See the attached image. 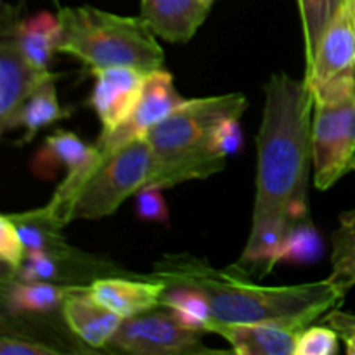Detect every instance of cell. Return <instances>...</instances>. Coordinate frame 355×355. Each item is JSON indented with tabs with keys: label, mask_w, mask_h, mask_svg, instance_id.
Returning a JSON list of instances; mask_svg holds the SVG:
<instances>
[{
	"label": "cell",
	"mask_w": 355,
	"mask_h": 355,
	"mask_svg": "<svg viewBox=\"0 0 355 355\" xmlns=\"http://www.w3.org/2000/svg\"><path fill=\"white\" fill-rule=\"evenodd\" d=\"M257 134V191L252 222L291 224L309 217L314 96L305 80L276 73L266 83Z\"/></svg>",
	"instance_id": "1"
},
{
	"label": "cell",
	"mask_w": 355,
	"mask_h": 355,
	"mask_svg": "<svg viewBox=\"0 0 355 355\" xmlns=\"http://www.w3.org/2000/svg\"><path fill=\"white\" fill-rule=\"evenodd\" d=\"M137 276L162 281L168 288L200 291L207 297L214 319L222 322L291 321L311 326L338 309L349 293L329 277L291 286H263L231 267L217 269L193 253H166L151 272Z\"/></svg>",
	"instance_id": "2"
},
{
	"label": "cell",
	"mask_w": 355,
	"mask_h": 355,
	"mask_svg": "<svg viewBox=\"0 0 355 355\" xmlns=\"http://www.w3.org/2000/svg\"><path fill=\"white\" fill-rule=\"evenodd\" d=\"M246 106L245 94L231 92L189 99L163 118L146 135L156 162L148 186L170 189L224 170L227 159L215 153L211 132L225 118H241Z\"/></svg>",
	"instance_id": "3"
},
{
	"label": "cell",
	"mask_w": 355,
	"mask_h": 355,
	"mask_svg": "<svg viewBox=\"0 0 355 355\" xmlns=\"http://www.w3.org/2000/svg\"><path fill=\"white\" fill-rule=\"evenodd\" d=\"M58 17V52L73 55L90 69L130 66L149 75L165 64L156 33L141 16H120L80 6L59 7Z\"/></svg>",
	"instance_id": "4"
},
{
	"label": "cell",
	"mask_w": 355,
	"mask_h": 355,
	"mask_svg": "<svg viewBox=\"0 0 355 355\" xmlns=\"http://www.w3.org/2000/svg\"><path fill=\"white\" fill-rule=\"evenodd\" d=\"M155 166L148 137L135 139L101 156L80 179L62 180L47 205L62 225L110 217L127 198L148 186Z\"/></svg>",
	"instance_id": "5"
},
{
	"label": "cell",
	"mask_w": 355,
	"mask_h": 355,
	"mask_svg": "<svg viewBox=\"0 0 355 355\" xmlns=\"http://www.w3.org/2000/svg\"><path fill=\"white\" fill-rule=\"evenodd\" d=\"M355 156V90L324 101H314L312 162L314 186L328 191L347 172Z\"/></svg>",
	"instance_id": "6"
},
{
	"label": "cell",
	"mask_w": 355,
	"mask_h": 355,
	"mask_svg": "<svg viewBox=\"0 0 355 355\" xmlns=\"http://www.w3.org/2000/svg\"><path fill=\"white\" fill-rule=\"evenodd\" d=\"M304 80L314 101L355 90V0H345L329 21Z\"/></svg>",
	"instance_id": "7"
},
{
	"label": "cell",
	"mask_w": 355,
	"mask_h": 355,
	"mask_svg": "<svg viewBox=\"0 0 355 355\" xmlns=\"http://www.w3.org/2000/svg\"><path fill=\"white\" fill-rule=\"evenodd\" d=\"M205 331L193 329L158 305L151 311L121 319L110 347L135 355H180L210 352L201 345Z\"/></svg>",
	"instance_id": "8"
},
{
	"label": "cell",
	"mask_w": 355,
	"mask_h": 355,
	"mask_svg": "<svg viewBox=\"0 0 355 355\" xmlns=\"http://www.w3.org/2000/svg\"><path fill=\"white\" fill-rule=\"evenodd\" d=\"M17 12L14 7L3 6L0 26V132H6L7 123L21 104L28 99L45 80L55 76L52 71L35 68L23 54L16 35Z\"/></svg>",
	"instance_id": "9"
},
{
	"label": "cell",
	"mask_w": 355,
	"mask_h": 355,
	"mask_svg": "<svg viewBox=\"0 0 355 355\" xmlns=\"http://www.w3.org/2000/svg\"><path fill=\"white\" fill-rule=\"evenodd\" d=\"M186 101L173 85V76L165 68L149 73L134 113L113 132L101 134L94 144L99 153V158L135 139L146 137L155 125H158L163 118L168 116Z\"/></svg>",
	"instance_id": "10"
},
{
	"label": "cell",
	"mask_w": 355,
	"mask_h": 355,
	"mask_svg": "<svg viewBox=\"0 0 355 355\" xmlns=\"http://www.w3.org/2000/svg\"><path fill=\"white\" fill-rule=\"evenodd\" d=\"M94 87L89 104L101 121V134L120 127L137 106L144 90L148 73L130 66H110L90 69Z\"/></svg>",
	"instance_id": "11"
},
{
	"label": "cell",
	"mask_w": 355,
	"mask_h": 355,
	"mask_svg": "<svg viewBox=\"0 0 355 355\" xmlns=\"http://www.w3.org/2000/svg\"><path fill=\"white\" fill-rule=\"evenodd\" d=\"M307 326L291 321L222 322L210 319L205 333H214L239 355H295L298 336Z\"/></svg>",
	"instance_id": "12"
},
{
	"label": "cell",
	"mask_w": 355,
	"mask_h": 355,
	"mask_svg": "<svg viewBox=\"0 0 355 355\" xmlns=\"http://www.w3.org/2000/svg\"><path fill=\"white\" fill-rule=\"evenodd\" d=\"M61 314L69 331L92 349L110 345L123 319L94 298L89 284H69L61 305Z\"/></svg>",
	"instance_id": "13"
},
{
	"label": "cell",
	"mask_w": 355,
	"mask_h": 355,
	"mask_svg": "<svg viewBox=\"0 0 355 355\" xmlns=\"http://www.w3.org/2000/svg\"><path fill=\"white\" fill-rule=\"evenodd\" d=\"M210 7L208 0H141V17L156 37L186 44L205 23Z\"/></svg>",
	"instance_id": "14"
},
{
	"label": "cell",
	"mask_w": 355,
	"mask_h": 355,
	"mask_svg": "<svg viewBox=\"0 0 355 355\" xmlns=\"http://www.w3.org/2000/svg\"><path fill=\"white\" fill-rule=\"evenodd\" d=\"M166 288L168 286L162 281L144 279L139 276H132V279L104 276L96 277L89 283V291L94 298L123 319L158 307Z\"/></svg>",
	"instance_id": "15"
},
{
	"label": "cell",
	"mask_w": 355,
	"mask_h": 355,
	"mask_svg": "<svg viewBox=\"0 0 355 355\" xmlns=\"http://www.w3.org/2000/svg\"><path fill=\"white\" fill-rule=\"evenodd\" d=\"M10 218L16 224L23 239L26 252H45L66 262H92L85 260L80 252H76L68 241L61 229L64 225L58 220L54 211L49 205L35 210L21 211V214H10Z\"/></svg>",
	"instance_id": "16"
},
{
	"label": "cell",
	"mask_w": 355,
	"mask_h": 355,
	"mask_svg": "<svg viewBox=\"0 0 355 355\" xmlns=\"http://www.w3.org/2000/svg\"><path fill=\"white\" fill-rule=\"evenodd\" d=\"M69 286V284H68ZM68 286L51 281H23L2 274V305L6 314H49L61 309Z\"/></svg>",
	"instance_id": "17"
},
{
	"label": "cell",
	"mask_w": 355,
	"mask_h": 355,
	"mask_svg": "<svg viewBox=\"0 0 355 355\" xmlns=\"http://www.w3.org/2000/svg\"><path fill=\"white\" fill-rule=\"evenodd\" d=\"M55 78H58V75L45 80L40 87H37L28 96V99L21 104L19 110L9 120L6 132L10 130V128L23 127L26 134H24L21 142H28L42 128L49 127V125L55 123L59 120H64V118H68L73 113L71 110H68V107H64L59 103L58 92H55Z\"/></svg>",
	"instance_id": "18"
},
{
	"label": "cell",
	"mask_w": 355,
	"mask_h": 355,
	"mask_svg": "<svg viewBox=\"0 0 355 355\" xmlns=\"http://www.w3.org/2000/svg\"><path fill=\"white\" fill-rule=\"evenodd\" d=\"M99 159L96 146L83 142L76 134L68 130H58L55 134L45 139V148L37 156V165H40L42 172L47 163L64 166V180H76L89 172L94 163Z\"/></svg>",
	"instance_id": "19"
},
{
	"label": "cell",
	"mask_w": 355,
	"mask_h": 355,
	"mask_svg": "<svg viewBox=\"0 0 355 355\" xmlns=\"http://www.w3.org/2000/svg\"><path fill=\"white\" fill-rule=\"evenodd\" d=\"M16 35L19 40L23 54L35 68L49 71V64L58 52L61 23L58 12L52 14L47 10L33 14L28 19L16 21Z\"/></svg>",
	"instance_id": "20"
},
{
	"label": "cell",
	"mask_w": 355,
	"mask_h": 355,
	"mask_svg": "<svg viewBox=\"0 0 355 355\" xmlns=\"http://www.w3.org/2000/svg\"><path fill=\"white\" fill-rule=\"evenodd\" d=\"M324 255V241L311 215L293 220L284 234L277 253V263H314Z\"/></svg>",
	"instance_id": "21"
},
{
	"label": "cell",
	"mask_w": 355,
	"mask_h": 355,
	"mask_svg": "<svg viewBox=\"0 0 355 355\" xmlns=\"http://www.w3.org/2000/svg\"><path fill=\"white\" fill-rule=\"evenodd\" d=\"M331 274L329 279L350 291L355 286V208L343 211L331 234Z\"/></svg>",
	"instance_id": "22"
},
{
	"label": "cell",
	"mask_w": 355,
	"mask_h": 355,
	"mask_svg": "<svg viewBox=\"0 0 355 355\" xmlns=\"http://www.w3.org/2000/svg\"><path fill=\"white\" fill-rule=\"evenodd\" d=\"M345 0H298V10L302 19V33H304L305 68L314 59L319 40L324 33L326 26L333 19Z\"/></svg>",
	"instance_id": "23"
},
{
	"label": "cell",
	"mask_w": 355,
	"mask_h": 355,
	"mask_svg": "<svg viewBox=\"0 0 355 355\" xmlns=\"http://www.w3.org/2000/svg\"><path fill=\"white\" fill-rule=\"evenodd\" d=\"M159 305L170 309L173 315L186 326L200 329V331H205V326L208 324V321L214 319V312H211L207 297L200 291L191 290V288H166L162 300H159Z\"/></svg>",
	"instance_id": "24"
},
{
	"label": "cell",
	"mask_w": 355,
	"mask_h": 355,
	"mask_svg": "<svg viewBox=\"0 0 355 355\" xmlns=\"http://www.w3.org/2000/svg\"><path fill=\"white\" fill-rule=\"evenodd\" d=\"M62 263H71L66 260L58 259L45 252H28L24 262L16 270L6 269L3 272L10 274L16 279L23 281H61L64 277L62 274Z\"/></svg>",
	"instance_id": "25"
},
{
	"label": "cell",
	"mask_w": 355,
	"mask_h": 355,
	"mask_svg": "<svg viewBox=\"0 0 355 355\" xmlns=\"http://www.w3.org/2000/svg\"><path fill=\"white\" fill-rule=\"evenodd\" d=\"M342 336L331 326H307L298 336L295 355H333L338 352Z\"/></svg>",
	"instance_id": "26"
},
{
	"label": "cell",
	"mask_w": 355,
	"mask_h": 355,
	"mask_svg": "<svg viewBox=\"0 0 355 355\" xmlns=\"http://www.w3.org/2000/svg\"><path fill=\"white\" fill-rule=\"evenodd\" d=\"M26 246L9 214L0 217V259L6 269L16 270L26 259Z\"/></svg>",
	"instance_id": "27"
},
{
	"label": "cell",
	"mask_w": 355,
	"mask_h": 355,
	"mask_svg": "<svg viewBox=\"0 0 355 355\" xmlns=\"http://www.w3.org/2000/svg\"><path fill=\"white\" fill-rule=\"evenodd\" d=\"M135 214L141 220L168 224L170 211L163 198V189L158 186H144L135 193Z\"/></svg>",
	"instance_id": "28"
},
{
	"label": "cell",
	"mask_w": 355,
	"mask_h": 355,
	"mask_svg": "<svg viewBox=\"0 0 355 355\" xmlns=\"http://www.w3.org/2000/svg\"><path fill=\"white\" fill-rule=\"evenodd\" d=\"M211 146L215 153L227 159L243 148V130L239 118H225L211 132Z\"/></svg>",
	"instance_id": "29"
},
{
	"label": "cell",
	"mask_w": 355,
	"mask_h": 355,
	"mask_svg": "<svg viewBox=\"0 0 355 355\" xmlns=\"http://www.w3.org/2000/svg\"><path fill=\"white\" fill-rule=\"evenodd\" d=\"M0 354L2 355H58L59 350L47 343L17 335H3L0 338Z\"/></svg>",
	"instance_id": "30"
},
{
	"label": "cell",
	"mask_w": 355,
	"mask_h": 355,
	"mask_svg": "<svg viewBox=\"0 0 355 355\" xmlns=\"http://www.w3.org/2000/svg\"><path fill=\"white\" fill-rule=\"evenodd\" d=\"M324 324L331 326L338 331L342 340L355 335V312H343L340 309H333L326 314Z\"/></svg>",
	"instance_id": "31"
},
{
	"label": "cell",
	"mask_w": 355,
	"mask_h": 355,
	"mask_svg": "<svg viewBox=\"0 0 355 355\" xmlns=\"http://www.w3.org/2000/svg\"><path fill=\"white\" fill-rule=\"evenodd\" d=\"M345 342V350L349 355H355V335L349 336V338L343 340Z\"/></svg>",
	"instance_id": "32"
},
{
	"label": "cell",
	"mask_w": 355,
	"mask_h": 355,
	"mask_svg": "<svg viewBox=\"0 0 355 355\" xmlns=\"http://www.w3.org/2000/svg\"><path fill=\"white\" fill-rule=\"evenodd\" d=\"M350 172H355V156H354L352 163H350Z\"/></svg>",
	"instance_id": "33"
},
{
	"label": "cell",
	"mask_w": 355,
	"mask_h": 355,
	"mask_svg": "<svg viewBox=\"0 0 355 355\" xmlns=\"http://www.w3.org/2000/svg\"><path fill=\"white\" fill-rule=\"evenodd\" d=\"M208 2H210V3H214V2H215V0H208Z\"/></svg>",
	"instance_id": "34"
}]
</instances>
